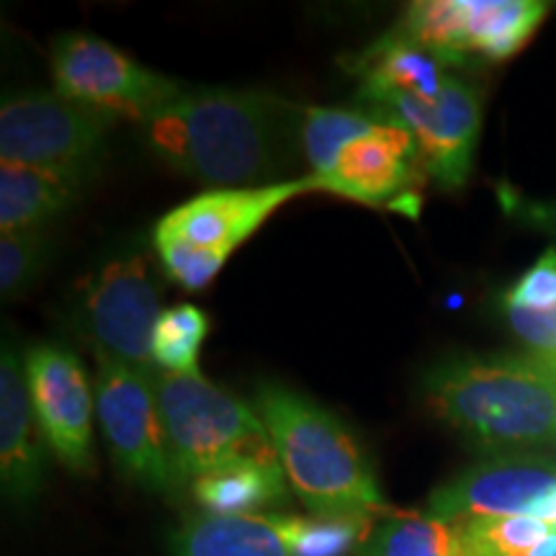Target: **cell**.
Instances as JSON below:
<instances>
[{
    "label": "cell",
    "mask_w": 556,
    "mask_h": 556,
    "mask_svg": "<svg viewBox=\"0 0 556 556\" xmlns=\"http://www.w3.org/2000/svg\"><path fill=\"white\" fill-rule=\"evenodd\" d=\"M150 150L214 189L278 184L302 152V114L263 90H191L144 122Z\"/></svg>",
    "instance_id": "cell-1"
},
{
    "label": "cell",
    "mask_w": 556,
    "mask_h": 556,
    "mask_svg": "<svg viewBox=\"0 0 556 556\" xmlns=\"http://www.w3.org/2000/svg\"><path fill=\"white\" fill-rule=\"evenodd\" d=\"M422 400L486 451L556 446V368L533 356L443 361L422 377Z\"/></svg>",
    "instance_id": "cell-2"
},
{
    "label": "cell",
    "mask_w": 556,
    "mask_h": 556,
    "mask_svg": "<svg viewBox=\"0 0 556 556\" xmlns=\"http://www.w3.org/2000/svg\"><path fill=\"white\" fill-rule=\"evenodd\" d=\"M253 405L312 516L374 518L387 510L371 462L330 409L281 384H261Z\"/></svg>",
    "instance_id": "cell-3"
},
{
    "label": "cell",
    "mask_w": 556,
    "mask_h": 556,
    "mask_svg": "<svg viewBox=\"0 0 556 556\" xmlns=\"http://www.w3.org/2000/svg\"><path fill=\"white\" fill-rule=\"evenodd\" d=\"M155 392L178 479L278 458L258 413L201 379L157 374Z\"/></svg>",
    "instance_id": "cell-4"
},
{
    "label": "cell",
    "mask_w": 556,
    "mask_h": 556,
    "mask_svg": "<svg viewBox=\"0 0 556 556\" xmlns=\"http://www.w3.org/2000/svg\"><path fill=\"white\" fill-rule=\"evenodd\" d=\"M114 116L60 93H24L0 106V157L80 186L96 178Z\"/></svg>",
    "instance_id": "cell-5"
},
{
    "label": "cell",
    "mask_w": 556,
    "mask_h": 556,
    "mask_svg": "<svg viewBox=\"0 0 556 556\" xmlns=\"http://www.w3.org/2000/svg\"><path fill=\"white\" fill-rule=\"evenodd\" d=\"M541 0H417L397 31L433 52L443 65H464L471 54L500 62L523 50L546 18Z\"/></svg>",
    "instance_id": "cell-6"
},
{
    "label": "cell",
    "mask_w": 556,
    "mask_h": 556,
    "mask_svg": "<svg viewBox=\"0 0 556 556\" xmlns=\"http://www.w3.org/2000/svg\"><path fill=\"white\" fill-rule=\"evenodd\" d=\"M96 413L114 464L131 482L165 492L180 479L173 467L168 433L155 392L157 374L137 371L96 351Z\"/></svg>",
    "instance_id": "cell-7"
},
{
    "label": "cell",
    "mask_w": 556,
    "mask_h": 556,
    "mask_svg": "<svg viewBox=\"0 0 556 556\" xmlns=\"http://www.w3.org/2000/svg\"><path fill=\"white\" fill-rule=\"evenodd\" d=\"M58 93L109 116L150 122L184 96L178 80L139 65L109 41L90 34H62L52 45Z\"/></svg>",
    "instance_id": "cell-8"
},
{
    "label": "cell",
    "mask_w": 556,
    "mask_h": 556,
    "mask_svg": "<svg viewBox=\"0 0 556 556\" xmlns=\"http://www.w3.org/2000/svg\"><path fill=\"white\" fill-rule=\"evenodd\" d=\"M309 176L278 180L258 189H214L165 214L155 227V242H178L201 261L222 270L229 255L266 225L270 214L302 193H315Z\"/></svg>",
    "instance_id": "cell-9"
},
{
    "label": "cell",
    "mask_w": 556,
    "mask_h": 556,
    "mask_svg": "<svg viewBox=\"0 0 556 556\" xmlns=\"http://www.w3.org/2000/svg\"><path fill=\"white\" fill-rule=\"evenodd\" d=\"M83 309L96 351L137 371L155 374L152 336L163 312L148 258L127 255L106 263L86 283Z\"/></svg>",
    "instance_id": "cell-10"
},
{
    "label": "cell",
    "mask_w": 556,
    "mask_h": 556,
    "mask_svg": "<svg viewBox=\"0 0 556 556\" xmlns=\"http://www.w3.org/2000/svg\"><path fill=\"white\" fill-rule=\"evenodd\" d=\"M377 116L379 122L371 129L340 150L328 176L315 178L317 191L366 206L405 208L415 217L420 208L415 178L422 173L417 139L394 116Z\"/></svg>",
    "instance_id": "cell-11"
},
{
    "label": "cell",
    "mask_w": 556,
    "mask_h": 556,
    "mask_svg": "<svg viewBox=\"0 0 556 556\" xmlns=\"http://www.w3.org/2000/svg\"><path fill=\"white\" fill-rule=\"evenodd\" d=\"M31 405L52 454L70 471H93V394L80 358L65 345L37 343L24 356Z\"/></svg>",
    "instance_id": "cell-12"
},
{
    "label": "cell",
    "mask_w": 556,
    "mask_h": 556,
    "mask_svg": "<svg viewBox=\"0 0 556 556\" xmlns=\"http://www.w3.org/2000/svg\"><path fill=\"white\" fill-rule=\"evenodd\" d=\"M377 114L394 116L413 131L422 173L438 189L458 191L467 184L482 129V96L475 86L448 75L435 101L400 99Z\"/></svg>",
    "instance_id": "cell-13"
},
{
    "label": "cell",
    "mask_w": 556,
    "mask_h": 556,
    "mask_svg": "<svg viewBox=\"0 0 556 556\" xmlns=\"http://www.w3.org/2000/svg\"><path fill=\"white\" fill-rule=\"evenodd\" d=\"M556 486V462L500 456L441 484L428 500L430 516L446 523L479 516H528Z\"/></svg>",
    "instance_id": "cell-14"
},
{
    "label": "cell",
    "mask_w": 556,
    "mask_h": 556,
    "mask_svg": "<svg viewBox=\"0 0 556 556\" xmlns=\"http://www.w3.org/2000/svg\"><path fill=\"white\" fill-rule=\"evenodd\" d=\"M47 438L34 413L24 361L11 345L0 358V482L13 505L39 495L47 471Z\"/></svg>",
    "instance_id": "cell-15"
},
{
    "label": "cell",
    "mask_w": 556,
    "mask_h": 556,
    "mask_svg": "<svg viewBox=\"0 0 556 556\" xmlns=\"http://www.w3.org/2000/svg\"><path fill=\"white\" fill-rule=\"evenodd\" d=\"M353 75L358 78V99L371 103V111L400 99L435 101L448 80L446 65L397 29L358 54Z\"/></svg>",
    "instance_id": "cell-16"
},
{
    "label": "cell",
    "mask_w": 556,
    "mask_h": 556,
    "mask_svg": "<svg viewBox=\"0 0 556 556\" xmlns=\"http://www.w3.org/2000/svg\"><path fill=\"white\" fill-rule=\"evenodd\" d=\"M176 556H291L270 516H199L173 539Z\"/></svg>",
    "instance_id": "cell-17"
},
{
    "label": "cell",
    "mask_w": 556,
    "mask_h": 556,
    "mask_svg": "<svg viewBox=\"0 0 556 556\" xmlns=\"http://www.w3.org/2000/svg\"><path fill=\"white\" fill-rule=\"evenodd\" d=\"M287 471L281 462H245L193 479V497L212 516H258V510L287 500Z\"/></svg>",
    "instance_id": "cell-18"
},
{
    "label": "cell",
    "mask_w": 556,
    "mask_h": 556,
    "mask_svg": "<svg viewBox=\"0 0 556 556\" xmlns=\"http://www.w3.org/2000/svg\"><path fill=\"white\" fill-rule=\"evenodd\" d=\"M78 193L80 186L52 173L0 163V229L3 235L41 229L65 212Z\"/></svg>",
    "instance_id": "cell-19"
},
{
    "label": "cell",
    "mask_w": 556,
    "mask_h": 556,
    "mask_svg": "<svg viewBox=\"0 0 556 556\" xmlns=\"http://www.w3.org/2000/svg\"><path fill=\"white\" fill-rule=\"evenodd\" d=\"M458 556H556V528L533 516H479L454 523Z\"/></svg>",
    "instance_id": "cell-20"
},
{
    "label": "cell",
    "mask_w": 556,
    "mask_h": 556,
    "mask_svg": "<svg viewBox=\"0 0 556 556\" xmlns=\"http://www.w3.org/2000/svg\"><path fill=\"white\" fill-rule=\"evenodd\" d=\"M361 556H458L456 528L430 513H397L374 528Z\"/></svg>",
    "instance_id": "cell-21"
},
{
    "label": "cell",
    "mask_w": 556,
    "mask_h": 556,
    "mask_svg": "<svg viewBox=\"0 0 556 556\" xmlns=\"http://www.w3.org/2000/svg\"><path fill=\"white\" fill-rule=\"evenodd\" d=\"M291 556H348L374 533L371 516H276Z\"/></svg>",
    "instance_id": "cell-22"
},
{
    "label": "cell",
    "mask_w": 556,
    "mask_h": 556,
    "mask_svg": "<svg viewBox=\"0 0 556 556\" xmlns=\"http://www.w3.org/2000/svg\"><path fill=\"white\" fill-rule=\"evenodd\" d=\"M379 122L377 114L351 109H307L302 111V155L309 163V176H328L351 139H356Z\"/></svg>",
    "instance_id": "cell-23"
},
{
    "label": "cell",
    "mask_w": 556,
    "mask_h": 556,
    "mask_svg": "<svg viewBox=\"0 0 556 556\" xmlns=\"http://www.w3.org/2000/svg\"><path fill=\"white\" fill-rule=\"evenodd\" d=\"M208 332V317L197 304H178L165 309L152 336V361L165 374L201 379L199 353Z\"/></svg>",
    "instance_id": "cell-24"
},
{
    "label": "cell",
    "mask_w": 556,
    "mask_h": 556,
    "mask_svg": "<svg viewBox=\"0 0 556 556\" xmlns=\"http://www.w3.org/2000/svg\"><path fill=\"white\" fill-rule=\"evenodd\" d=\"M50 255L45 229H24L0 238V294L16 299L31 287Z\"/></svg>",
    "instance_id": "cell-25"
},
{
    "label": "cell",
    "mask_w": 556,
    "mask_h": 556,
    "mask_svg": "<svg viewBox=\"0 0 556 556\" xmlns=\"http://www.w3.org/2000/svg\"><path fill=\"white\" fill-rule=\"evenodd\" d=\"M556 307V248H548L541 258L518 278L505 294V309L548 312Z\"/></svg>",
    "instance_id": "cell-26"
},
{
    "label": "cell",
    "mask_w": 556,
    "mask_h": 556,
    "mask_svg": "<svg viewBox=\"0 0 556 556\" xmlns=\"http://www.w3.org/2000/svg\"><path fill=\"white\" fill-rule=\"evenodd\" d=\"M507 323L533 351V358L556 368V307L548 312L507 309Z\"/></svg>",
    "instance_id": "cell-27"
},
{
    "label": "cell",
    "mask_w": 556,
    "mask_h": 556,
    "mask_svg": "<svg viewBox=\"0 0 556 556\" xmlns=\"http://www.w3.org/2000/svg\"><path fill=\"white\" fill-rule=\"evenodd\" d=\"M513 212L531 222V225L556 232V201H518Z\"/></svg>",
    "instance_id": "cell-28"
},
{
    "label": "cell",
    "mask_w": 556,
    "mask_h": 556,
    "mask_svg": "<svg viewBox=\"0 0 556 556\" xmlns=\"http://www.w3.org/2000/svg\"><path fill=\"white\" fill-rule=\"evenodd\" d=\"M528 516L544 520V523L556 528V486H554L552 492H548V495H546L544 500H541V503H539L536 507H533L531 513H528Z\"/></svg>",
    "instance_id": "cell-29"
}]
</instances>
